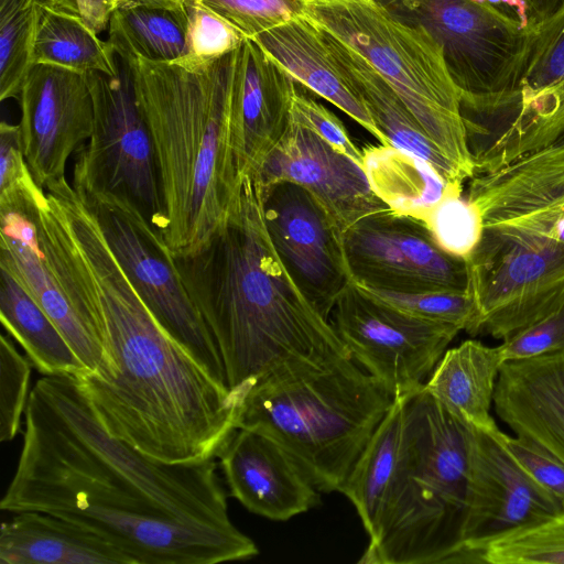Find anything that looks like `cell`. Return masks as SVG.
Returning a JSON list of instances; mask_svg holds the SVG:
<instances>
[{"mask_svg": "<svg viewBox=\"0 0 564 564\" xmlns=\"http://www.w3.org/2000/svg\"><path fill=\"white\" fill-rule=\"evenodd\" d=\"M24 423L1 510L69 521L133 564H217L258 554L229 518L215 458L165 463L110 435L76 377L39 379Z\"/></svg>", "mask_w": 564, "mask_h": 564, "instance_id": "obj_1", "label": "cell"}, {"mask_svg": "<svg viewBox=\"0 0 564 564\" xmlns=\"http://www.w3.org/2000/svg\"><path fill=\"white\" fill-rule=\"evenodd\" d=\"M41 248L69 299L104 334L110 378L76 377L107 432L165 463L217 457L236 430L237 398L158 321L72 186L40 209Z\"/></svg>", "mask_w": 564, "mask_h": 564, "instance_id": "obj_2", "label": "cell"}, {"mask_svg": "<svg viewBox=\"0 0 564 564\" xmlns=\"http://www.w3.org/2000/svg\"><path fill=\"white\" fill-rule=\"evenodd\" d=\"M174 259L237 400L282 365L350 356L276 254L258 172L241 175L228 217L210 242Z\"/></svg>", "mask_w": 564, "mask_h": 564, "instance_id": "obj_3", "label": "cell"}, {"mask_svg": "<svg viewBox=\"0 0 564 564\" xmlns=\"http://www.w3.org/2000/svg\"><path fill=\"white\" fill-rule=\"evenodd\" d=\"M237 57L238 48L210 59H122L151 132L162 237L174 258L196 254L210 242L238 192L241 176L232 142Z\"/></svg>", "mask_w": 564, "mask_h": 564, "instance_id": "obj_4", "label": "cell"}, {"mask_svg": "<svg viewBox=\"0 0 564 564\" xmlns=\"http://www.w3.org/2000/svg\"><path fill=\"white\" fill-rule=\"evenodd\" d=\"M395 471L358 563H460L477 427L425 389L400 395Z\"/></svg>", "mask_w": 564, "mask_h": 564, "instance_id": "obj_5", "label": "cell"}, {"mask_svg": "<svg viewBox=\"0 0 564 564\" xmlns=\"http://www.w3.org/2000/svg\"><path fill=\"white\" fill-rule=\"evenodd\" d=\"M394 399L349 356L295 361L239 395L235 427L271 436L317 490L340 491Z\"/></svg>", "mask_w": 564, "mask_h": 564, "instance_id": "obj_6", "label": "cell"}, {"mask_svg": "<svg viewBox=\"0 0 564 564\" xmlns=\"http://www.w3.org/2000/svg\"><path fill=\"white\" fill-rule=\"evenodd\" d=\"M355 51L397 93L435 147L470 180L462 94L441 44L376 0H306L303 15Z\"/></svg>", "mask_w": 564, "mask_h": 564, "instance_id": "obj_7", "label": "cell"}, {"mask_svg": "<svg viewBox=\"0 0 564 564\" xmlns=\"http://www.w3.org/2000/svg\"><path fill=\"white\" fill-rule=\"evenodd\" d=\"M119 65L115 76L87 74L94 128L88 143L77 151L72 185L87 195L104 193L127 200L162 235L164 213L151 132L137 104L130 69L120 58Z\"/></svg>", "mask_w": 564, "mask_h": 564, "instance_id": "obj_8", "label": "cell"}, {"mask_svg": "<svg viewBox=\"0 0 564 564\" xmlns=\"http://www.w3.org/2000/svg\"><path fill=\"white\" fill-rule=\"evenodd\" d=\"M79 193L94 212L110 251L158 321L227 386L218 348L162 235L127 200L104 193Z\"/></svg>", "mask_w": 564, "mask_h": 564, "instance_id": "obj_9", "label": "cell"}, {"mask_svg": "<svg viewBox=\"0 0 564 564\" xmlns=\"http://www.w3.org/2000/svg\"><path fill=\"white\" fill-rule=\"evenodd\" d=\"M403 21L424 26L441 44L462 100L513 90L531 31L479 0H379Z\"/></svg>", "mask_w": 564, "mask_h": 564, "instance_id": "obj_10", "label": "cell"}, {"mask_svg": "<svg viewBox=\"0 0 564 564\" xmlns=\"http://www.w3.org/2000/svg\"><path fill=\"white\" fill-rule=\"evenodd\" d=\"M329 322L350 357L394 398L423 386L460 332L411 317L352 281L336 301Z\"/></svg>", "mask_w": 564, "mask_h": 564, "instance_id": "obj_11", "label": "cell"}, {"mask_svg": "<svg viewBox=\"0 0 564 564\" xmlns=\"http://www.w3.org/2000/svg\"><path fill=\"white\" fill-rule=\"evenodd\" d=\"M351 281L384 291H468L467 262L444 251L426 224L390 209L372 213L343 232Z\"/></svg>", "mask_w": 564, "mask_h": 564, "instance_id": "obj_12", "label": "cell"}, {"mask_svg": "<svg viewBox=\"0 0 564 564\" xmlns=\"http://www.w3.org/2000/svg\"><path fill=\"white\" fill-rule=\"evenodd\" d=\"M269 236L281 262L303 294L329 321L351 282L343 229L305 187L289 181L263 184Z\"/></svg>", "mask_w": 564, "mask_h": 564, "instance_id": "obj_13", "label": "cell"}, {"mask_svg": "<svg viewBox=\"0 0 564 564\" xmlns=\"http://www.w3.org/2000/svg\"><path fill=\"white\" fill-rule=\"evenodd\" d=\"M44 192L35 183L0 195V268L47 314L87 373L108 379L113 364L102 333L69 299L41 248L37 207Z\"/></svg>", "mask_w": 564, "mask_h": 564, "instance_id": "obj_14", "label": "cell"}, {"mask_svg": "<svg viewBox=\"0 0 564 564\" xmlns=\"http://www.w3.org/2000/svg\"><path fill=\"white\" fill-rule=\"evenodd\" d=\"M26 163L40 187L65 177L73 152L89 140L94 107L87 74L34 64L19 95Z\"/></svg>", "mask_w": 564, "mask_h": 564, "instance_id": "obj_15", "label": "cell"}, {"mask_svg": "<svg viewBox=\"0 0 564 564\" xmlns=\"http://www.w3.org/2000/svg\"><path fill=\"white\" fill-rule=\"evenodd\" d=\"M503 434L497 424L477 427L460 563H476L478 552L496 538L563 512L512 456Z\"/></svg>", "mask_w": 564, "mask_h": 564, "instance_id": "obj_16", "label": "cell"}, {"mask_svg": "<svg viewBox=\"0 0 564 564\" xmlns=\"http://www.w3.org/2000/svg\"><path fill=\"white\" fill-rule=\"evenodd\" d=\"M258 174L263 184L289 181L305 187L343 231L367 215L389 209L372 192L362 167L336 151L293 113Z\"/></svg>", "mask_w": 564, "mask_h": 564, "instance_id": "obj_17", "label": "cell"}, {"mask_svg": "<svg viewBox=\"0 0 564 564\" xmlns=\"http://www.w3.org/2000/svg\"><path fill=\"white\" fill-rule=\"evenodd\" d=\"M217 457L229 495L252 513L286 521L321 502L294 458L260 431L236 429Z\"/></svg>", "mask_w": 564, "mask_h": 564, "instance_id": "obj_18", "label": "cell"}, {"mask_svg": "<svg viewBox=\"0 0 564 564\" xmlns=\"http://www.w3.org/2000/svg\"><path fill=\"white\" fill-rule=\"evenodd\" d=\"M296 82L253 39L238 47L232 142L237 170L258 172L284 134Z\"/></svg>", "mask_w": 564, "mask_h": 564, "instance_id": "obj_19", "label": "cell"}, {"mask_svg": "<svg viewBox=\"0 0 564 564\" xmlns=\"http://www.w3.org/2000/svg\"><path fill=\"white\" fill-rule=\"evenodd\" d=\"M462 116L475 174L492 172L564 134V79L519 104L464 106Z\"/></svg>", "mask_w": 564, "mask_h": 564, "instance_id": "obj_20", "label": "cell"}, {"mask_svg": "<svg viewBox=\"0 0 564 564\" xmlns=\"http://www.w3.org/2000/svg\"><path fill=\"white\" fill-rule=\"evenodd\" d=\"M494 408L516 436L564 465V352L502 362Z\"/></svg>", "mask_w": 564, "mask_h": 564, "instance_id": "obj_21", "label": "cell"}, {"mask_svg": "<svg viewBox=\"0 0 564 564\" xmlns=\"http://www.w3.org/2000/svg\"><path fill=\"white\" fill-rule=\"evenodd\" d=\"M299 84L329 101L389 145L352 80L330 51L323 32L304 17L253 39Z\"/></svg>", "mask_w": 564, "mask_h": 564, "instance_id": "obj_22", "label": "cell"}, {"mask_svg": "<svg viewBox=\"0 0 564 564\" xmlns=\"http://www.w3.org/2000/svg\"><path fill=\"white\" fill-rule=\"evenodd\" d=\"M1 564H133L121 550L69 521L15 512L0 528Z\"/></svg>", "mask_w": 564, "mask_h": 564, "instance_id": "obj_23", "label": "cell"}, {"mask_svg": "<svg viewBox=\"0 0 564 564\" xmlns=\"http://www.w3.org/2000/svg\"><path fill=\"white\" fill-rule=\"evenodd\" d=\"M319 30L388 144L425 160L451 186L463 191L467 177L426 137L390 85L355 51Z\"/></svg>", "mask_w": 564, "mask_h": 564, "instance_id": "obj_24", "label": "cell"}, {"mask_svg": "<svg viewBox=\"0 0 564 564\" xmlns=\"http://www.w3.org/2000/svg\"><path fill=\"white\" fill-rule=\"evenodd\" d=\"M502 362L498 346L467 339L446 349L424 387L459 417L488 429L496 424L490 409Z\"/></svg>", "mask_w": 564, "mask_h": 564, "instance_id": "obj_25", "label": "cell"}, {"mask_svg": "<svg viewBox=\"0 0 564 564\" xmlns=\"http://www.w3.org/2000/svg\"><path fill=\"white\" fill-rule=\"evenodd\" d=\"M108 43L121 59L174 63L191 55V18L184 2H132L116 8Z\"/></svg>", "mask_w": 564, "mask_h": 564, "instance_id": "obj_26", "label": "cell"}, {"mask_svg": "<svg viewBox=\"0 0 564 564\" xmlns=\"http://www.w3.org/2000/svg\"><path fill=\"white\" fill-rule=\"evenodd\" d=\"M362 170L372 192L392 212L425 221L451 186L425 160L392 145L361 149Z\"/></svg>", "mask_w": 564, "mask_h": 564, "instance_id": "obj_27", "label": "cell"}, {"mask_svg": "<svg viewBox=\"0 0 564 564\" xmlns=\"http://www.w3.org/2000/svg\"><path fill=\"white\" fill-rule=\"evenodd\" d=\"M0 318L31 364L44 376H74L88 371L59 329L28 291L0 268Z\"/></svg>", "mask_w": 564, "mask_h": 564, "instance_id": "obj_28", "label": "cell"}, {"mask_svg": "<svg viewBox=\"0 0 564 564\" xmlns=\"http://www.w3.org/2000/svg\"><path fill=\"white\" fill-rule=\"evenodd\" d=\"M51 64L88 74L119 73V58L82 18L75 0H44L33 47V65Z\"/></svg>", "mask_w": 564, "mask_h": 564, "instance_id": "obj_29", "label": "cell"}, {"mask_svg": "<svg viewBox=\"0 0 564 564\" xmlns=\"http://www.w3.org/2000/svg\"><path fill=\"white\" fill-rule=\"evenodd\" d=\"M401 420L402 404L397 397L339 491L355 506L369 538L376 531L395 471Z\"/></svg>", "mask_w": 564, "mask_h": 564, "instance_id": "obj_30", "label": "cell"}, {"mask_svg": "<svg viewBox=\"0 0 564 564\" xmlns=\"http://www.w3.org/2000/svg\"><path fill=\"white\" fill-rule=\"evenodd\" d=\"M564 79V3L531 31L528 55L516 88L481 97L477 105H512L525 101Z\"/></svg>", "mask_w": 564, "mask_h": 564, "instance_id": "obj_31", "label": "cell"}, {"mask_svg": "<svg viewBox=\"0 0 564 564\" xmlns=\"http://www.w3.org/2000/svg\"><path fill=\"white\" fill-rule=\"evenodd\" d=\"M44 0H0V100L19 98L33 66Z\"/></svg>", "mask_w": 564, "mask_h": 564, "instance_id": "obj_32", "label": "cell"}, {"mask_svg": "<svg viewBox=\"0 0 564 564\" xmlns=\"http://www.w3.org/2000/svg\"><path fill=\"white\" fill-rule=\"evenodd\" d=\"M476 563L564 564V512L491 540Z\"/></svg>", "mask_w": 564, "mask_h": 564, "instance_id": "obj_33", "label": "cell"}, {"mask_svg": "<svg viewBox=\"0 0 564 564\" xmlns=\"http://www.w3.org/2000/svg\"><path fill=\"white\" fill-rule=\"evenodd\" d=\"M357 285L377 301L411 317L474 334L478 312L469 291L400 293Z\"/></svg>", "mask_w": 564, "mask_h": 564, "instance_id": "obj_34", "label": "cell"}, {"mask_svg": "<svg viewBox=\"0 0 564 564\" xmlns=\"http://www.w3.org/2000/svg\"><path fill=\"white\" fill-rule=\"evenodd\" d=\"M424 223L444 251L464 260L473 253L482 234L480 213L463 192H448Z\"/></svg>", "mask_w": 564, "mask_h": 564, "instance_id": "obj_35", "label": "cell"}, {"mask_svg": "<svg viewBox=\"0 0 564 564\" xmlns=\"http://www.w3.org/2000/svg\"><path fill=\"white\" fill-rule=\"evenodd\" d=\"M245 39L256 36L303 15L306 0H197Z\"/></svg>", "mask_w": 564, "mask_h": 564, "instance_id": "obj_36", "label": "cell"}, {"mask_svg": "<svg viewBox=\"0 0 564 564\" xmlns=\"http://www.w3.org/2000/svg\"><path fill=\"white\" fill-rule=\"evenodd\" d=\"M31 365L10 336H0V441L3 443L21 432V416L30 397Z\"/></svg>", "mask_w": 564, "mask_h": 564, "instance_id": "obj_37", "label": "cell"}, {"mask_svg": "<svg viewBox=\"0 0 564 564\" xmlns=\"http://www.w3.org/2000/svg\"><path fill=\"white\" fill-rule=\"evenodd\" d=\"M191 18V55L210 59L237 50L243 36L197 0H184Z\"/></svg>", "mask_w": 564, "mask_h": 564, "instance_id": "obj_38", "label": "cell"}, {"mask_svg": "<svg viewBox=\"0 0 564 564\" xmlns=\"http://www.w3.org/2000/svg\"><path fill=\"white\" fill-rule=\"evenodd\" d=\"M502 361L564 352V304L498 346Z\"/></svg>", "mask_w": 564, "mask_h": 564, "instance_id": "obj_39", "label": "cell"}, {"mask_svg": "<svg viewBox=\"0 0 564 564\" xmlns=\"http://www.w3.org/2000/svg\"><path fill=\"white\" fill-rule=\"evenodd\" d=\"M292 113L336 151L362 167L361 150L352 142L343 122L325 106L296 88Z\"/></svg>", "mask_w": 564, "mask_h": 564, "instance_id": "obj_40", "label": "cell"}, {"mask_svg": "<svg viewBox=\"0 0 564 564\" xmlns=\"http://www.w3.org/2000/svg\"><path fill=\"white\" fill-rule=\"evenodd\" d=\"M503 440L517 462L557 501L564 512V465L527 440L506 433Z\"/></svg>", "mask_w": 564, "mask_h": 564, "instance_id": "obj_41", "label": "cell"}, {"mask_svg": "<svg viewBox=\"0 0 564 564\" xmlns=\"http://www.w3.org/2000/svg\"><path fill=\"white\" fill-rule=\"evenodd\" d=\"M36 183L26 163L19 124H0V195Z\"/></svg>", "mask_w": 564, "mask_h": 564, "instance_id": "obj_42", "label": "cell"}, {"mask_svg": "<svg viewBox=\"0 0 564 564\" xmlns=\"http://www.w3.org/2000/svg\"><path fill=\"white\" fill-rule=\"evenodd\" d=\"M86 24L97 34L108 28L113 0H75Z\"/></svg>", "mask_w": 564, "mask_h": 564, "instance_id": "obj_43", "label": "cell"}, {"mask_svg": "<svg viewBox=\"0 0 564 564\" xmlns=\"http://www.w3.org/2000/svg\"><path fill=\"white\" fill-rule=\"evenodd\" d=\"M532 15V28L551 17L564 0H529Z\"/></svg>", "mask_w": 564, "mask_h": 564, "instance_id": "obj_44", "label": "cell"}, {"mask_svg": "<svg viewBox=\"0 0 564 564\" xmlns=\"http://www.w3.org/2000/svg\"><path fill=\"white\" fill-rule=\"evenodd\" d=\"M141 1H148V2H163V3H177V2H184V0H113V10L118 7L129 4L132 2H141Z\"/></svg>", "mask_w": 564, "mask_h": 564, "instance_id": "obj_45", "label": "cell"}, {"mask_svg": "<svg viewBox=\"0 0 564 564\" xmlns=\"http://www.w3.org/2000/svg\"><path fill=\"white\" fill-rule=\"evenodd\" d=\"M554 144H564V134Z\"/></svg>", "mask_w": 564, "mask_h": 564, "instance_id": "obj_46", "label": "cell"}, {"mask_svg": "<svg viewBox=\"0 0 564 564\" xmlns=\"http://www.w3.org/2000/svg\"><path fill=\"white\" fill-rule=\"evenodd\" d=\"M376 1H379V0H376Z\"/></svg>", "mask_w": 564, "mask_h": 564, "instance_id": "obj_47", "label": "cell"}]
</instances>
